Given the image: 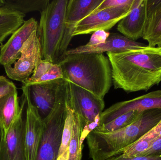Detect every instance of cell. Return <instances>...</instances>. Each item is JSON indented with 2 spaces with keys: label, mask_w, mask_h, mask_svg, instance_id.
I'll use <instances>...</instances> for the list:
<instances>
[{
  "label": "cell",
  "mask_w": 161,
  "mask_h": 160,
  "mask_svg": "<svg viewBox=\"0 0 161 160\" xmlns=\"http://www.w3.org/2000/svg\"><path fill=\"white\" fill-rule=\"evenodd\" d=\"M64 79L104 99L112 85L110 63L103 54L80 53L64 56L59 64Z\"/></svg>",
  "instance_id": "cell-2"
},
{
  "label": "cell",
  "mask_w": 161,
  "mask_h": 160,
  "mask_svg": "<svg viewBox=\"0 0 161 160\" xmlns=\"http://www.w3.org/2000/svg\"><path fill=\"white\" fill-rule=\"evenodd\" d=\"M142 112L136 111L128 112L108 123L98 125L93 131L101 133H108L122 129L133 123Z\"/></svg>",
  "instance_id": "cell-21"
},
{
  "label": "cell",
  "mask_w": 161,
  "mask_h": 160,
  "mask_svg": "<svg viewBox=\"0 0 161 160\" xmlns=\"http://www.w3.org/2000/svg\"><path fill=\"white\" fill-rule=\"evenodd\" d=\"M142 137L151 140L153 142L157 139L161 138V120L156 126L154 127Z\"/></svg>",
  "instance_id": "cell-30"
},
{
  "label": "cell",
  "mask_w": 161,
  "mask_h": 160,
  "mask_svg": "<svg viewBox=\"0 0 161 160\" xmlns=\"http://www.w3.org/2000/svg\"><path fill=\"white\" fill-rule=\"evenodd\" d=\"M17 87L12 81L3 76H0V99L13 91Z\"/></svg>",
  "instance_id": "cell-26"
},
{
  "label": "cell",
  "mask_w": 161,
  "mask_h": 160,
  "mask_svg": "<svg viewBox=\"0 0 161 160\" xmlns=\"http://www.w3.org/2000/svg\"><path fill=\"white\" fill-rule=\"evenodd\" d=\"M104 0H69L66 9V27L71 34L79 22L93 12Z\"/></svg>",
  "instance_id": "cell-17"
},
{
  "label": "cell",
  "mask_w": 161,
  "mask_h": 160,
  "mask_svg": "<svg viewBox=\"0 0 161 160\" xmlns=\"http://www.w3.org/2000/svg\"><path fill=\"white\" fill-rule=\"evenodd\" d=\"M68 82V105L74 112L79 115L83 126L93 123L103 112L105 106L104 99L74 83Z\"/></svg>",
  "instance_id": "cell-8"
},
{
  "label": "cell",
  "mask_w": 161,
  "mask_h": 160,
  "mask_svg": "<svg viewBox=\"0 0 161 160\" xmlns=\"http://www.w3.org/2000/svg\"><path fill=\"white\" fill-rule=\"evenodd\" d=\"M63 80L58 79L26 86L31 103L42 121L49 116L53 109L58 88Z\"/></svg>",
  "instance_id": "cell-12"
},
{
  "label": "cell",
  "mask_w": 161,
  "mask_h": 160,
  "mask_svg": "<svg viewBox=\"0 0 161 160\" xmlns=\"http://www.w3.org/2000/svg\"><path fill=\"white\" fill-rule=\"evenodd\" d=\"M144 44L129 39L118 33H111L104 43L94 46L86 45L68 50L66 55L80 53H120L145 46Z\"/></svg>",
  "instance_id": "cell-14"
},
{
  "label": "cell",
  "mask_w": 161,
  "mask_h": 160,
  "mask_svg": "<svg viewBox=\"0 0 161 160\" xmlns=\"http://www.w3.org/2000/svg\"><path fill=\"white\" fill-rule=\"evenodd\" d=\"M25 14L5 8H0V43L12 35L25 22Z\"/></svg>",
  "instance_id": "cell-20"
},
{
  "label": "cell",
  "mask_w": 161,
  "mask_h": 160,
  "mask_svg": "<svg viewBox=\"0 0 161 160\" xmlns=\"http://www.w3.org/2000/svg\"><path fill=\"white\" fill-rule=\"evenodd\" d=\"M22 90L26 100L25 132V157L26 160H36L42 135L43 121L31 103L28 86L23 85Z\"/></svg>",
  "instance_id": "cell-11"
},
{
  "label": "cell",
  "mask_w": 161,
  "mask_h": 160,
  "mask_svg": "<svg viewBox=\"0 0 161 160\" xmlns=\"http://www.w3.org/2000/svg\"><path fill=\"white\" fill-rule=\"evenodd\" d=\"M161 120V109L144 111L132 124L122 129L101 133L92 131L88 136L89 156L92 160H107L140 140Z\"/></svg>",
  "instance_id": "cell-3"
},
{
  "label": "cell",
  "mask_w": 161,
  "mask_h": 160,
  "mask_svg": "<svg viewBox=\"0 0 161 160\" xmlns=\"http://www.w3.org/2000/svg\"><path fill=\"white\" fill-rule=\"evenodd\" d=\"M161 156V138L155 140L150 147L141 156Z\"/></svg>",
  "instance_id": "cell-29"
},
{
  "label": "cell",
  "mask_w": 161,
  "mask_h": 160,
  "mask_svg": "<svg viewBox=\"0 0 161 160\" xmlns=\"http://www.w3.org/2000/svg\"><path fill=\"white\" fill-rule=\"evenodd\" d=\"M42 60L40 43L36 31L25 43L18 59L4 68L8 78L23 83L31 77Z\"/></svg>",
  "instance_id": "cell-7"
},
{
  "label": "cell",
  "mask_w": 161,
  "mask_h": 160,
  "mask_svg": "<svg viewBox=\"0 0 161 160\" xmlns=\"http://www.w3.org/2000/svg\"><path fill=\"white\" fill-rule=\"evenodd\" d=\"M69 0L50 1L40 12L37 34L42 60L58 64L73 38L66 27L65 18Z\"/></svg>",
  "instance_id": "cell-4"
},
{
  "label": "cell",
  "mask_w": 161,
  "mask_h": 160,
  "mask_svg": "<svg viewBox=\"0 0 161 160\" xmlns=\"http://www.w3.org/2000/svg\"><path fill=\"white\" fill-rule=\"evenodd\" d=\"M4 5V0H0V8L3 6Z\"/></svg>",
  "instance_id": "cell-33"
},
{
  "label": "cell",
  "mask_w": 161,
  "mask_h": 160,
  "mask_svg": "<svg viewBox=\"0 0 161 160\" xmlns=\"http://www.w3.org/2000/svg\"><path fill=\"white\" fill-rule=\"evenodd\" d=\"M133 0H104L95 11L122 6L130 3Z\"/></svg>",
  "instance_id": "cell-28"
},
{
  "label": "cell",
  "mask_w": 161,
  "mask_h": 160,
  "mask_svg": "<svg viewBox=\"0 0 161 160\" xmlns=\"http://www.w3.org/2000/svg\"><path fill=\"white\" fill-rule=\"evenodd\" d=\"M74 113V119L68 160H81L82 147L80 144V138L84 126L79 115Z\"/></svg>",
  "instance_id": "cell-23"
},
{
  "label": "cell",
  "mask_w": 161,
  "mask_h": 160,
  "mask_svg": "<svg viewBox=\"0 0 161 160\" xmlns=\"http://www.w3.org/2000/svg\"><path fill=\"white\" fill-rule=\"evenodd\" d=\"M133 2L134 0L125 5L94 11L75 25L72 36L110 30L130 13Z\"/></svg>",
  "instance_id": "cell-6"
},
{
  "label": "cell",
  "mask_w": 161,
  "mask_h": 160,
  "mask_svg": "<svg viewBox=\"0 0 161 160\" xmlns=\"http://www.w3.org/2000/svg\"><path fill=\"white\" fill-rule=\"evenodd\" d=\"M2 7L11 10L19 11L25 14L33 11H42L47 6L50 0H4Z\"/></svg>",
  "instance_id": "cell-22"
},
{
  "label": "cell",
  "mask_w": 161,
  "mask_h": 160,
  "mask_svg": "<svg viewBox=\"0 0 161 160\" xmlns=\"http://www.w3.org/2000/svg\"><path fill=\"white\" fill-rule=\"evenodd\" d=\"M142 38L150 47H161V0H146Z\"/></svg>",
  "instance_id": "cell-16"
},
{
  "label": "cell",
  "mask_w": 161,
  "mask_h": 160,
  "mask_svg": "<svg viewBox=\"0 0 161 160\" xmlns=\"http://www.w3.org/2000/svg\"><path fill=\"white\" fill-rule=\"evenodd\" d=\"M153 141L142 137L134 143L126 148L121 156L125 158L140 157L143 154L152 144Z\"/></svg>",
  "instance_id": "cell-25"
},
{
  "label": "cell",
  "mask_w": 161,
  "mask_h": 160,
  "mask_svg": "<svg viewBox=\"0 0 161 160\" xmlns=\"http://www.w3.org/2000/svg\"><path fill=\"white\" fill-rule=\"evenodd\" d=\"M21 110L17 90L0 99V124L5 132L10 127Z\"/></svg>",
  "instance_id": "cell-19"
},
{
  "label": "cell",
  "mask_w": 161,
  "mask_h": 160,
  "mask_svg": "<svg viewBox=\"0 0 161 160\" xmlns=\"http://www.w3.org/2000/svg\"><path fill=\"white\" fill-rule=\"evenodd\" d=\"M153 109H161V90L152 91L133 99L113 104L103 111L98 125L108 123L128 112H143Z\"/></svg>",
  "instance_id": "cell-10"
},
{
  "label": "cell",
  "mask_w": 161,
  "mask_h": 160,
  "mask_svg": "<svg viewBox=\"0 0 161 160\" xmlns=\"http://www.w3.org/2000/svg\"><path fill=\"white\" fill-rule=\"evenodd\" d=\"M4 130L2 127V125L0 124V156L3 150V146L4 141L5 137Z\"/></svg>",
  "instance_id": "cell-32"
},
{
  "label": "cell",
  "mask_w": 161,
  "mask_h": 160,
  "mask_svg": "<svg viewBox=\"0 0 161 160\" xmlns=\"http://www.w3.org/2000/svg\"><path fill=\"white\" fill-rule=\"evenodd\" d=\"M22 98L20 111L5 133L0 160H26L25 140L26 100L23 94Z\"/></svg>",
  "instance_id": "cell-9"
},
{
  "label": "cell",
  "mask_w": 161,
  "mask_h": 160,
  "mask_svg": "<svg viewBox=\"0 0 161 160\" xmlns=\"http://www.w3.org/2000/svg\"><path fill=\"white\" fill-rule=\"evenodd\" d=\"M37 22L34 18L25 21L17 29L7 42L3 45L0 50V64L8 65L13 64L19 58L25 43L29 39L33 32L37 31Z\"/></svg>",
  "instance_id": "cell-13"
},
{
  "label": "cell",
  "mask_w": 161,
  "mask_h": 160,
  "mask_svg": "<svg viewBox=\"0 0 161 160\" xmlns=\"http://www.w3.org/2000/svg\"><path fill=\"white\" fill-rule=\"evenodd\" d=\"M146 15V0H134L130 13L118 23L117 29L130 40L142 38Z\"/></svg>",
  "instance_id": "cell-15"
},
{
  "label": "cell",
  "mask_w": 161,
  "mask_h": 160,
  "mask_svg": "<svg viewBox=\"0 0 161 160\" xmlns=\"http://www.w3.org/2000/svg\"><path fill=\"white\" fill-rule=\"evenodd\" d=\"M107 160H161V156H140L132 158H125L120 155L113 157Z\"/></svg>",
  "instance_id": "cell-31"
},
{
  "label": "cell",
  "mask_w": 161,
  "mask_h": 160,
  "mask_svg": "<svg viewBox=\"0 0 161 160\" xmlns=\"http://www.w3.org/2000/svg\"><path fill=\"white\" fill-rule=\"evenodd\" d=\"M69 82L63 79L58 85L55 104L43 120V130L36 160H57L67 116Z\"/></svg>",
  "instance_id": "cell-5"
},
{
  "label": "cell",
  "mask_w": 161,
  "mask_h": 160,
  "mask_svg": "<svg viewBox=\"0 0 161 160\" xmlns=\"http://www.w3.org/2000/svg\"><path fill=\"white\" fill-rule=\"evenodd\" d=\"M68 99V98H67ZM67 116L64 126L61 145L57 160H68L70 142L73 127L74 113L67 102Z\"/></svg>",
  "instance_id": "cell-24"
},
{
  "label": "cell",
  "mask_w": 161,
  "mask_h": 160,
  "mask_svg": "<svg viewBox=\"0 0 161 160\" xmlns=\"http://www.w3.org/2000/svg\"><path fill=\"white\" fill-rule=\"evenodd\" d=\"M115 89L127 93L147 91L161 82V47L143 46L120 53H107Z\"/></svg>",
  "instance_id": "cell-1"
},
{
  "label": "cell",
  "mask_w": 161,
  "mask_h": 160,
  "mask_svg": "<svg viewBox=\"0 0 161 160\" xmlns=\"http://www.w3.org/2000/svg\"><path fill=\"white\" fill-rule=\"evenodd\" d=\"M58 79H64L60 65L42 60L38 63L31 77L23 83V85L28 86Z\"/></svg>",
  "instance_id": "cell-18"
},
{
  "label": "cell",
  "mask_w": 161,
  "mask_h": 160,
  "mask_svg": "<svg viewBox=\"0 0 161 160\" xmlns=\"http://www.w3.org/2000/svg\"><path fill=\"white\" fill-rule=\"evenodd\" d=\"M110 33L105 31H97L92 35L90 41L86 45L94 46L104 43L109 36Z\"/></svg>",
  "instance_id": "cell-27"
}]
</instances>
